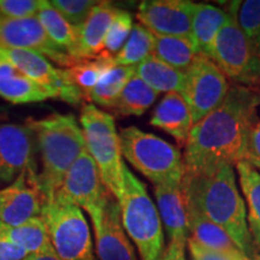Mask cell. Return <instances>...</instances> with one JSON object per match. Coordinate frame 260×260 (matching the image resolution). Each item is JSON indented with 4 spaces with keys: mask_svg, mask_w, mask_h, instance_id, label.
Returning a JSON list of instances; mask_svg holds the SVG:
<instances>
[{
    "mask_svg": "<svg viewBox=\"0 0 260 260\" xmlns=\"http://www.w3.org/2000/svg\"><path fill=\"white\" fill-rule=\"evenodd\" d=\"M259 105L260 93L245 86L229 88L223 102L191 128L184 146V171L236 165L243 160Z\"/></svg>",
    "mask_w": 260,
    "mask_h": 260,
    "instance_id": "1",
    "label": "cell"
},
{
    "mask_svg": "<svg viewBox=\"0 0 260 260\" xmlns=\"http://www.w3.org/2000/svg\"><path fill=\"white\" fill-rule=\"evenodd\" d=\"M181 187L186 204L222 228L247 258L254 255V242L247 223L245 201L237 189L233 165L222 164L200 171H184Z\"/></svg>",
    "mask_w": 260,
    "mask_h": 260,
    "instance_id": "2",
    "label": "cell"
},
{
    "mask_svg": "<svg viewBox=\"0 0 260 260\" xmlns=\"http://www.w3.org/2000/svg\"><path fill=\"white\" fill-rule=\"evenodd\" d=\"M41 155L42 170L38 184L45 201L52 199L63 183L71 165L86 149L82 128L74 115H53L41 119H27Z\"/></svg>",
    "mask_w": 260,
    "mask_h": 260,
    "instance_id": "3",
    "label": "cell"
},
{
    "mask_svg": "<svg viewBox=\"0 0 260 260\" xmlns=\"http://www.w3.org/2000/svg\"><path fill=\"white\" fill-rule=\"evenodd\" d=\"M123 195L118 201L122 224L141 260H158L164 252L161 219L145 184L124 165Z\"/></svg>",
    "mask_w": 260,
    "mask_h": 260,
    "instance_id": "4",
    "label": "cell"
},
{
    "mask_svg": "<svg viewBox=\"0 0 260 260\" xmlns=\"http://www.w3.org/2000/svg\"><path fill=\"white\" fill-rule=\"evenodd\" d=\"M86 149L95 161L107 190L117 201L121 200L124 186V162L119 134L111 113L86 104L80 116Z\"/></svg>",
    "mask_w": 260,
    "mask_h": 260,
    "instance_id": "5",
    "label": "cell"
},
{
    "mask_svg": "<svg viewBox=\"0 0 260 260\" xmlns=\"http://www.w3.org/2000/svg\"><path fill=\"white\" fill-rule=\"evenodd\" d=\"M119 140L123 157L154 186L182 183L184 164L176 146L136 126L121 129Z\"/></svg>",
    "mask_w": 260,
    "mask_h": 260,
    "instance_id": "6",
    "label": "cell"
},
{
    "mask_svg": "<svg viewBox=\"0 0 260 260\" xmlns=\"http://www.w3.org/2000/svg\"><path fill=\"white\" fill-rule=\"evenodd\" d=\"M41 217L60 260H94L89 226L79 206L56 194L45 201Z\"/></svg>",
    "mask_w": 260,
    "mask_h": 260,
    "instance_id": "7",
    "label": "cell"
},
{
    "mask_svg": "<svg viewBox=\"0 0 260 260\" xmlns=\"http://www.w3.org/2000/svg\"><path fill=\"white\" fill-rule=\"evenodd\" d=\"M240 2L232 3L226 21L214 40L211 59L230 79L242 82H260V59L253 53L248 39L237 18Z\"/></svg>",
    "mask_w": 260,
    "mask_h": 260,
    "instance_id": "8",
    "label": "cell"
},
{
    "mask_svg": "<svg viewBox=\"0 0 260 260\" xmlns=\"http://www.w3.org/2000/svg\"><path fill=\"white\" fill-rule=\"evenodd\" d=\"M57 195L83 209L90 219L95 220L112 194L104 184L95 161L84 151L67 172Z\"/></svg>",
    "mask_w": 260,
    "mask_h": 260,
    "instance_id": "9",
    "label": "cell"
},
{
    "mask_svg": "<svg viewBox=\"0 0 260 260\" xmlns=\"http://www.w3.org/2000/svg\"><path fill=\"white\" fill-rule=\"evenodd\" d=\"M229 90L226 76L212 59L199 54L186 71L182 95L187 100L194 124L212 112Z\"/></svg>",
    "mask_w": 260,
    "mask_h": 260,
    "instance_id": "10",
    "label": "cell"
},
{
    "mask_svg": "<svg viewBox=\"0 0 260 260\" xmlns=\"http://www.w3.org/2000/svg\"><path fill=\"white\" fill-rule=\"evenodd\" d=\"M0 56L15 65L29 80L47 89L58 99L73 106L80 105L84 99L75 87L67 69L54 67L42 54L32 51L0 48Z\"/></svg>",
    "mask_w": 260,
    "mask_h": 260,
    "instance_id": "11",
    "label": "cell"
},
{
    "mask_svg": "<svg viewBox=\"0 0 260 260\" xmlns=\"http://www.w3.org/2000/svg\"><path fill=\"white\" fill-rule=\"evenodd\" d=\"M0 48L37 52L61 69L77 61L50 40L38 17L11 18L0 14Z\"/></svg>",
    "mask_w": 260,
    "mask_h": 260,
    "instance_id": "12",
    "label": "cell"
},
{
    "mask_svg": "<svg viewBox=\"0 0 260 260\" xmlns=\"http://www.w3.org/2000/svg\"><path fill=\"white\" fill-rule=\"evenodd\" d=\"M45 199L38 184L35 168L25 169L8 187L0 190V223L18 226L40 217Z\"/></svg>",
    "mask_w": 260,
    "mask_h": 260,
    "instance_id": "13",
    "label": "cell"
},
{
    "mask_svg": "<svg viewBox=\"0 0 260 260\" xmlns=\"http://www.w3.org/2000/svg\"><path fill=\"white\" fill-rule=\"evenodd\" d=\"M195 3L188 0H146L139 6V23L161 37L191 38Z\"/></svg>",
    "mask_w": 260,
    "mask_h": 260,
    "instance_id": "14",
    "label": "cell"
},
{
    "mask_svg": "<svg viewBox=\"0 0 260 260\" xmlns=\"http://www.w3.org/2000/svg\"><path fill=\"white\" fill-rule=\"evenodd\" d=\"M92 223L100 260H138L123 228L119 204L112 195L107 199L99 218Z\"/></svg>",
    "mask_w": 260,
    "mask_h": 260,
    "instance_id": "15",
    "label": "cell"
},
{
    "mask_svg": "<svg viewBox=\"0 0 260 260\" xmlns=\"http://www.w3.org/2000/svg\"><path fill=\"white\" fill-rule=\"evenodd\" d=\"M32 135L27 125H0V184L12 183L25 169L35 168Z\"/></svg>",
    "mask_w": 260,
    "mask_h": 260,
    "instance_id": "16",
    "label": "cell"
},
{
    "mask_svg": "<svg viewBox=\"0 0 260 260\" xmlns=\"http://www.w3.org/2000/svg\"><path fill=\"white\" fill-rule=\"evenodd\" d=\"M154 194L159 216L164 223L170 241L186 246L189 236V223L181 183L155 186Z\"/></svg>",
    "mask_w": 260,
    "mask_h": 260,
    "instance_id": "17",
    "label": "cell"
},
{
    "mask_svg": "<svg viewBox=\"0 0 260 260\" xmlns=\"http://www.w3.org/2000/svg\"><path fill=\"white\" fill-rule=\"evenodd\" d=\"M151 124L164 130L184 147L194 125L190 107L184 96L177 92L165 94L152 113Z\"/></svg>",
    "mask_w": 260,
    "mask_h": 260,
    "instance_id": "18",
    "label": "cell"
},
{
    "mask_svg": "<svg viewBox=\"0 0 260 260\" xmlns=\"http://www.w3.org/2000/svg\"><path fill=\"white\" fill-rule=\"evenodd\" d=\"M118 11V8L107 2H99L94 6L79 28L77 59H93L104 53L107 31Z\"/></svg>",
    "mask_w": 260,
    "mask_h": 260,
    "instance_id": "19",
    "label": "cell"
},
{
    "mask_svg": "<svg viewBox=\"0 0 260 260\" xmlns=\"http://www.w3.org/2000/svg\"><path fill=\"white\" fill-rule=\"evenodd\" d=\"M0 96L15 105L41 103L56 98L47 89L42 88L29 80L15 65L2 56H0Z\"/></svg>",
    "mask_w": 260,
    "mask_h": 260,
    "instance_id": "20",
    "label": "cell"
},
{
    "mask_svg": "<svg viewBox=\"0 0 260 260\" xmlns=\"http://www.w3.org/2000/svg\"><path fill=\"white\" fill-rule=\"evenodd\" d=\"M226 21V11L210 4H195L191 17V37L199 54L211 59L217 34Z\"/></svg>",
    "mask_w": 260,
    "mask_h": 260,
    "instance_id": "21",
    "label": "cell"
},
{
    "mask_svg": "<svg viewBox=\"0 0 260 260\" xmlns=\"http://www.w3.org/2000/svg\"><path fill=\"white\" fill-rule=\"evenodd\" d=\"M38 19L50 40L59 50L77 59L79 28L71 25L47 0H41Z\"/></svg>",
    "mask_w": 260,
    "mask_h": 260,
    "instance_id": "22",
    "label": "cell"
},
{
    "mask_svg": "<svg viewBox=\"0 0 260 260\" xmlns=\"http://www.w3.org/2000/svg\"><path fill=\"white\" fill-rule=\"evenodd\" d=\"M135 75L155 92H183L186 84V73L180 71L154 56L135 67Z\"/></svg>",
    "mask_w": 260,
    "mask_h": 260,
    "instance_id": "23",
    "label": "cell"
},
{
    "mask_svg": "<svg viewBox=\"0 0 260 260\" xmlns=\"http://www.w3.org/2000/svg\"><path fill=\"white\" fill-rule=\"evenodd\" d=\"M186 209L188 223H189V234H191V239L194 241L200 243L201 246L207 247V248L229 252L240 251L222 228L211 222L209 218H206L203 213H200L190 205L186 204Z\"/></svg>",
    "mask_w": 260,
    "mask_h": 260,
    "instance_id": "24",
    "label": "cell"
},
{
    "mask_svg": "<svg viewBox=\"0 0 260 260\" xmlns=\"http://www.w3.org/2000/svg\"><path fill=\"white\" fill-rule=\"evenodd\" d=\"M154 39L153 56L183 73L199 56V51L191 38L154 35Z\"/></svg>",
    "mask_w": 260,
    "mask_h": 260,
    "instance_id": "25",
    "label": "cell"
},
{
    "mask_svg": "<svg viewBox=\"0 0 260 260\" xmlns=\"http://www.w3.org/2000/svg\"><path fill=\"white\" fill-rule=\"evenodd\" d=\"M240 184L247 203V223L253 241L260 247V174L245 160L236 164Z\"/></svg>",
    "mask_w": 260,
    "mask_h": 260,
    "instance_id": "26",
    "label": "cell"
},
{
    "mask_svg": "<svg viewBox=\"0 0 260 260\" xmlns=\"http://www.w3.org/2000/svg\"><path fill=\"white\" fill-rule=\"evenodd\" d=\"M0 233L10 241L22 247L28 254L40 252L51 246L46 223L41 216L18 226H8L0 223Z\"/></svg>",
    "mask_w": 260,
    "mask_h": 260,
    "instance_id": "27",
    "label": "cell"
},
{
    "mask_svg": "<svg viewBox=\"0 0 260 260\" xmlns=\"http://www.w3.org/2000/svg\"><path fill=\"white\" fill-rule=\"evenodd\" d=\"M134 75L135 67L115 65L112 69L103 75L89 93L88 100L105 109H113L125 84Z\"/></svg>",
    "mask_w": 260,
    "mask_h": 260,
    "instance_id": "28",
    "label": "cell"
},
{
    "mask_svg": "<svg viewBox=\"0 0 260 260\" xmlns=\"http://www.w3.org/2000/svg\"><path fill=\"white\" fill-rule=\"evenodd\" d=\"M113 57L104 52L93 59H80L68 68L71 81L77 89L80 90L84 99L88 100L89 93L99 82L102 76L110 69L115 67Z\"/></svg>",
    "mask_w": 260,
    "mask_h": 260,
    "instance_id": "29",
    "label": "cell"
},
{
    "mask_svg": "<svg viewBox=\"0 0 260 260\" xmlns=\"http://www.w3.org/2000/svg\"><path fill=\"white\" fill-rule=\"evenodd\" d=\"M158 94L134 75L125 84L113 110L121 116H141L153 105Z\"/></svg>",
    "mask_w": 260,
    "mask_h": 260,
    "instance_id": "30",
    "label": "cell"
},
{
    "mask_svg": "<svg viewBox=\"0 0 260 260\" xmlns=\"http://www.w3.org/2000/svg\"><path fill=\"white\" fill-rule=\"evenodd\" d=\"M154 42L153 32L142 24H134L124 46L116 56H113L115 64L118 67H138L142 61L153 56Z\"/></svg>",
    "mask_w": 260,
    "mask_h": 260,
    "instance_id": "31",
    "label": "cell"
},
{
    "mask_svg": "<svg viewBox=\"0 0 260 260\" xmlns=\"http://www.w3.org/2000/svg\"><path fill=\"white\" fill-rule=\"evenodd\" d=\"M237 18L251 44L253 53L260 59V0L240 3Z\"/></svg>",
    "mask_w": 260,
    "mask_h": 260,
    "instance_id": "32",
    "label": "cell"
},
{
    "mask_svg": "<svg viewBox=\"0 0 260 260\" xmlns=\"http://www.w3.org/2000/svg\"><path fill=\"white\" fill-rule=\"evenodd\" d=\"M133 27H134L133 16L129 12L119 9L118 14L113 19L111 27L107 31L105 45H104V47H105L104 52L112 57L116 56L129 39Z\"/></svg>",
    "mask_w": 260,
    "mask_h": 260,
    "instance_id": "33",
    "label": "cell"
},
{
    "mask_svg": "<svg viewBox=\"0 0 260 260\" xmlns=\"http://www.w3.org/2000/svg\"><path fill=\"white\" fill-rule=\"evenodd\" d=\"M98 3L94 0H52L51 4L71 25L80 28Z\"/></svg>",
    "mask_w": 260,
    "mask_h": 260,
    "instance_id": "34",
    "label": "cell"
},
{
    "mask_svg": "<svg viewBox=\"0 0 260 260\" xmlns=\"http://www.w3.org/2000/svg\"><path fill=\"white\" fill-rule=\"evenodd\" d=\"M41 0H0V14L11 18L38 17Z\"/></svg>",
    "mask_w": 260,
    "mask_h": 260,
    "instance_id": "35",
    "label": "cell"
},
{
    "mask_svg": "<svg viewBox=\"0 0 260 260\" xmlns=\"http://www.w3.org/2000/svg\"><path fill=\"white\" fill-rule=\"evenodd\" d=\"M188 248L193 260H251L242 252L219 251V249L207 248L200 243L194 241L191 237H188Z\"/></svg>",
    "mask_w": 260,
    "mask_h": 260,
    "instance_id": "36",
    "label": "cell"
},
{
    "mask_svg": "<svg viewBox=\"0 0 260 260\" xmlns=\"http://www.w3.org/2000/svg\"><path fill=\"white\" fill-rule=\"evenodd\" d=\"M243 160L260 170V121L256 119L249 132Z\"/></svg>",
    "mask_w": 260,
    "mask_h": 260,
    "instance_id": "37",
    "label": "cell"
},
{
    "mask_svg": "<svg viewBox=\"0 0 260 260\" xmlns=\"http://www.w3.org/2000/svg\"><path fill=\"white\" fill-rule=\"evenodd\" d=\"M27 255V251L0 233V260H22Z\"/></svg>",
    "mask_w": 260,
    "mask_h": 260,
    "instance_id": "38",
    "label": "cell"
},
{
    "mask_svg": "<svg viewBox=\"0 0 260 260\" xmlns=\"http://www.w3.org/2000/svg\"><path fill=\"white\" fill-rule=\"evenodd\" d=\"M184 247L186 246L182 245V243L170 241V245L164 249L158 260H186Z\"/></svg>",
    "mask_w": 260,
    "mask_h": 260,
    "instance_id": "39",
    "label": "cell"
},
{
    "mask_svg": "<svg viewBox=\"0 0 260 260\" xmlns=\"http://www.w3.org/2000/svg\"><path fill=\"white\" fill-rule=\"evenodd\" d=\"M22 260H60V258L58 256L56 251H54L53 247L51 245L50 247L42 249L40 252L30 253V254H28Z\"/></svg>",
    "mask_w": 260,
    "mask_h": 260,
    "instance_id": "40",
    "label": "cell"
},
{
    "mask_svg": "<svg viewBox=\"0 0 260 260\" xmlns=\"http://www.w3.org/2000/svg\"><path fill=\"white\" fill-rule=\"evenodd\" d=\"M254 260H260V255H256L255 258H254Z\"/></svg>",
    "mask_w": 260,
    "mask_h": 260,
    "instance_id": "41",
    "label": "cell"
},
{
    "mask_svg": "<svg viewBox=\"0 0 260 260\" xmlns=\"http://www.w3.org/2000/svg\"><path fill=\"white\" fill-rule=\"evenodd\" d=\"M259 83H260V82H259Z\"/></svg>",
    "mask_w": 260,
    "mask_h": 260,
    "instance_id": "42",
    "label": "cell"
}]
</instances>
